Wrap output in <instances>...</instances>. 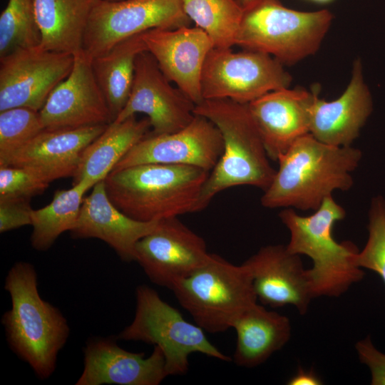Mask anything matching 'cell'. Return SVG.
Returning <instances> with one entry per match:
<instances>
[{
	"label": "cell",
	"mask_w": 385,
	"mask_h": 385,
	"mask_svg": "<svg viewBox=\"0 0 385 385\" xmlns=\"http://www.w3.org/2000/svg\"><path fill=\"white\" fill-rule=\"evenodd\" d=\"M361 158V150L351 145H329L307 133L279 156V168L261 204L268 208L316 210L334 190L351 188V173Z\"/></svg>",
	"instance_id": "1"
},
{
	"label": "cell",
	"mask_w": 385,
	"mask_h": 385,
	"mask_svg": "<svg viewBox=\"0 0 385 385\" xmlns=\"http://www.w3.org/2000/svg\"><path fill=\"white\" fill-rule=\"evenodd\" d=\"M209 174L195 166L148 163L113 170L103 181L109 199L120 211L152 222L198 212Z\"/></svg>",
	"instance_id": "2"
},
{
	"label": "cell",
	"mask_w": 385,
	"mask_h": 385,
	"mask_svg": "<svg viewBox=\"0 0 385 385\" xmlns=\"http://www.w3.org/2000/svg\"><path fill=\"white\" fill-rule=\"evenodd\" d=\"M4 288L11 299V308L1 319L9 344L38 377L47 379L55 371L58 354L69 335L66 319L41 297L31 264L16 262L7 274Z\"/></svg>",
	"instance_id": "3"
},
{
	"label": "cell",
	"mask_w": 385,
	"mask_h": 385,
	"mask_svg": "<svg viewBox=\"0 0 385 385\" xmlns=\"http://www.w3.org/2000/svg\"><path fill=\"white\" fill-rule=\"evenodd\" d=\"M194 113L207 118L221 133L223 153L202 188L199 211L222 190L251 185L265 191L276 173L247 104L227 98L205 99L195 105Z\"/></svg>",
	"instance_id": "4"
},
{
	"label": "cell",
	"mask_w": 385,
	"mask_h": 385,
	"mask_svg": "<svg viewBox=\"0 0 385 385\" xmlns=\"http://www.w3.org/2000/svg\"><path fill=\"white\" fill-rule=\"evenodd\" d=\"M345 215L344 209L332 195L311 215L301 216L289 207L279 213L290 233L288 251L307 255L312 261L307 272L314 298L339 297L364 278V271L351 260L359 251L356 245L349 241L339 243L332 235L334 225Z\"/></svg>",
	"instance_id": "5"
},
{
	"label": "cell",
	"mask_w": 385,
	"mask_h": 385,
	"mask_svg": "<svg viewBox=\"0 0 385 385\" xmlns=\"http://www.w3.org/2000/svg\"><path fill=\"white\" fill-rule=\"evenodd\" d=\"M332 21L327 9L301 11L269 0L244 11L235 45L292 66L319 49Z\"/></svg>",
	"instance_id": "6"
},
{
	"label": "cell",
	"mask_w": 385,
	"mask_h": 385,
	"mask_svg": "<svg viewBox=\"0 0 385 385\" xmlns=\"http://www.w3.org/2000/svg\"><path fill=\"white\" fill-rule=\"evenodd\" d=\"M170 290L196 324L210 333L232 328L237 318L257 301L247 267L233 265L215 254H210L205 263Z\"/></svg>",
	"instance_id": "7"
},
{
	"label": "cell",
	"mask_w": 385,
	"mask_h": 385,
	"mask_svg": "<svg viewBox=\"0 0 385 385\" xmlns=\"http://www.w3.org/2000/svg\"><path fill=\"white\" fill-rule=\"evenodd\" d=\"M135 294L134 318L118 338L159 347L168 376L185 374L189 369V356L195 352L224 361H231L207 339L200 327L187 322L155 289L139 285Z\"/></svg>",
	"instance_id": "8"
},
{
	"label": "cell",
	"mask_w": 385,
	"mask_h": 385,
	"mask_svg": "<svg viewBox=\"0 0 385 385\" xmlns=\"http://www.w3.org/2000/svg\"><path fill=\"white\" fill-rule=\"evenodd\" d=\"M292 76L269 54L212 48L202 71L203 100L227 98L248 104L277 89L290 87Z\"/></svg>",
	"instance_id": "9"
},
{
	"label": "cell",
	"mask_w": 385,
	"mask_h": 385,
	"mask_svg": "<svg viewBox=\"0 0 385 385\" xmlns=\"http://www.w3.org/2000/svg\"><path fill=\"white\" fill-rule=\"evenodd\" d=\"M182 0H97L91 13L83 51L91 59L130 36L153 29L190 26Z\"/></svg>",
	"instance_id": "10"
},
{
	"label": "cell",
	"mask_w": 385,
	"mask_h": 385,
	"mask_svg": "<svg viewBox=\"0 0 385 385\" xmlns=\"http://www.w3.org/2000/svg\"><path fill=\"white\" fill-rule=\"evenodd\" d=\"M74 55L38 46L17 48L0 57V111H39L52 91L70 73Z\"/></svg>",
	"instance_id": "11"
},
{
	"label": "cell",
	"mask_w": 385,
	"mask_h": 385,
	"mask_svg": "<svg viewBox=\"0 0 385 385\" xmlns=\"http://www.w3.org/2000/svg\"><path fill=\"white\" fill-rule=\"evenodd\" d=\"M194 102L174 87L148 51L138 54L128 100L116 118L121 122L136 113H144L152 133L167 134L186 127L195 117Z\"/></svg>",
	"instance_id": "12"
},
{
	"label": "cell",
	"mask_w": 385,
	"mask_h": 385,
	"mask_svg": "<svg viewBox=\"0 0 385 385\" xmlns=\"http://www.w3.org/2000/svg\"><path fill=\"white\" fill-rule=\"evenodd\" d=\"M210 254L204 239L178 217L160 220L135 245V262L150 280L170 289L205 263Z\"/></svg>",
	"instance_id": "13"
},
{
	"label": "cell",
	"mask_w": 385,
	"mask_h": 385,
	"mask_svg": "<svg viewBox=\"0 0 385 385\" xmlns=\"http://www.w3.org/2000/svg\"><path fill=\"white\" fill-rule=\"evenodd\" d=\"M223 149L222 137L217 127L207 118L195 114L186 127L175 133L155 134L150 131L113 170L162 163L195 166L210 172Z\"/></svg>",
	"instance_id": "14"
},
{
	"label": "cell",
	"mask_w": 385,
	"mask_h": 385,
	"mask_svg": "<svg viewBox=\"0 0 385 385\" xmlns=\"http://www.w3.org/2000/svg\"><path fill=\"white\" fill-rule=\"evenodd\" d=\"M39 115L44 128L48 130L108 125L113 121L95 78L92 59L83 49L74 55L70 73L50 93Z\"/></svg>",
	"instance_id": "15"
},
{
	"label": "cell",
	"mask_w": 385,
	"mask_h": 385,
	"mask_svg": "<svg viewBox=\"0 0 385 385\" xmlns=\"http://www.w3.org/2000/svg\"><path fill=\"white\" fill-rule=\"evenodd\" d=\"M149 51L166 78L176 84L195 105L203 101L201 76L205 58L214 48L210 36L190 26L153 29L142 34Z\"/></svg>",
	"instance_id": "16"
},
{
	"label": "cell",
	"mask_w": 385,
	"mask_h": 385,
	"mask_svg": "<svg viewBox=\"0 0 385 385\" xmlns=\"http://www.w3.org/2000/svg\"><path fill=\"white\" fill-rule=\"evenodd\" d=\"M250 271L257 299L272 308L294 306L305 314L314 298L307 270L300 255L291 253L286 245L260 248L243 263Z\"/></svg>",
	"instance_id": "17"
},
{
	"label": "cell",
	"mask_w": 385,
	"mask_h": 385,
	"mask_svg": "<svg viewBox=\"0 0 385 385\" xmlns=\"http://www.w3.org/2000/svg\"><path fill=\"white\" fill-rule=\"evenodd\" d=\"M319 88L290 87L270 91L247 104L268 157L277 160L309 133L310 108Z\"/></svg>",
	"instance_id": "18"
},
{
	"label": "cell",
	"mask_w": 385,
	"mask_h": 385,
	"mask_svg": "<svg viewBox=\"0 0 385 385\" xmlns=\"http://www.w3.org/2000/svg\"><path fill=\"white\" fill-rule=\"evenodd\" d=\"M108 125L44 129L0 161V165L25 168L49 183L59 178L73 177L86 148L105 130Z\"/></svg>",
	"instance_id": "19"
},
{
	"label": "cell",
	"mask_w": 385,
	"mask_h": 385,
	"mask_svg": "<svg viewBox=\"0 0 385 385\" xmlns=\"http://www.w3.org/2000/svg\"><path fill=\"white\" fill-rule=\"evenodd\" d=\"M84 367L76 385H158L168 376L162 350L151 354L128 351L111 339L90 341L83 351Z\"/></svg>",
	"instance_id": "20"
},
{
	"label": "cell",
	"mask_w": 385,
	"mask_h": 385,
	"mask_svg": "<svg viewBox=\"0 0 385 385\" xmlns=\"http://www.w3.org/2000/svg\"><path fill=\"white\" fill-rule=\"evenodd\" d=\"M373 108L359 58L353 63L349 84L342 95L330 101L316 94L310 108L309 133L334 146H350L359 136Z\"/></svg>",
	"instance_id": "21"
},
{
	"label": "cell",
	"mask_w": 385,
	"mask_h": 385,
	"mask_svg": "<svg viewBox=\"0 0 385 385\" xmlns=\"http://www.w3.org/2000/svg\"><path fill=\"white\" fill-rule=\"evenodd\" d=\"M160 220L141 222L120 211L109 199L104 181L97 183L85 197L71 235L75 239L97 238L106 242L125 262L135 261V245L153 232Z\"/></svg>",
	"instance_id": "22"
},
{
	"label": "cell",
	"mask_w": 385,
	"mask_h": 385,
	"mask_svg": "<svg viewBox=\"0 0 385 385\" xmlns=\"http://www.w3.org/2000/svg\"><path fill=\"white\" fill-rule=\"evenodd\" d=\"M232 328L237 334L233 361L247 368L265 362L289 342L292 332L287 317L267 310L257 302L237 318Z\"/></svg>",
	"instance_id": "23"
},
{
	"label": "cell",
	"mask_w": 385,
	"mask_h": 385,
	"mask_svg": "<svg viewBox=\"0 0 385 385\" xmlns=\"http://www.w3.org/2000/svg\"><path fill=\"white\" fill-rule=\"evenodd\" d=\"M150 128L147 117L138 120L135 115L109 123L83 152L73 176V185L84 181L93 187L104 180L127 153L150 132Z\"/></svg>",
	"instance_id": "24"
},
{
	"label": "cell",
	"mask_w": 385,
	"mask_h": 385,
	"mask_svg": "<svg viewBox=\"0 0 385 385\" xmlns=\"http://www.w3.org/2000/svg\"><path fill=\"white\" fill-rule=\"evenodd\" d=\"M97 0H34L43 50L75 55Z\"/></svg>",
	"instance_id": "25"
},
{
	"label": "cell",
	"mask_w": 385,
	"mask_h": 385,
	"mask_svg": "<svg viewBox=\"0 0 385 385\" xmlns=\"http://www.w3.org/2000/svg\"><path fill=\"white\" fill-rule=\"evenodd\" d=\"M142 34L120 41L106 53L92 59L95 78L113 120L128 100L134 79L136 58L141 52L148 51Z\"/></svg>",
	"instance_id": "26"
},
{
	"label": "cell",
	"mask_w": 385,
	"mask_h": 385,
	"mask_svg": "<svg viewBox=\"0 0 385 385\" xmlns=\"http://www.w3.org/2000/svg\"><path fill=\"white\" fill-rule=\"evenodd\" d=\"M93 187L81 181L67 190L55 192L51 202L45 207L32 210L31 246L38 251L48 250L66 231H71L78 220L83 195Z\"/></svg>",
	"instance_id": "27"
},
{
	"label": "cell",
	"mask_w": 385,
	"mask_h": 385,
	"mask_svg": "<svg viewBox=\"0 0 385 385\" xmlns=\"http://www.w3.org/2000/svg\"><path fill=\"white\" fill-rule=\"evenodd\" d=\"M183 10L195 26L211 38L215 48H232L243 9L235 0H182Z\"/></svg>",
	"instance_id": "28"
},
{
	"label": "cell",
	"mask_w": 385,
	"mask_h": 385,
	"mask_svg": "<svg viewBox=\"0 0 385 385\" xmlns=\"http://www.w3.org/2000/svg\"><path fill=\"white\" fill-rule=\"evenodd\" d=\"M40 43L34 0H9L0 15V57Z\"/></svg>",
	"instance_id": "29"
},
{
	"label": "cell",
	"mask_w": 385,
	"mask_h": 385,
	"mask_svg": "<svg viewBox=\"0 0 385 385\" xmlns=\"http://www.w3.org/2000/svg\"><path fill=\"white\" fill-rule=\"evenodd\" d=\"M44 129L39 111L23 107L0 111V161Z\"/></svg>",
	"instance_id": "30"
},
{
	"label": "cell",
	"mask_w": 385,
	"mask_h": 385,
	"mask_svg": "<svg viewBox=\"0 0 385 385\" xmlns=\"http://www.w3.org/2000/svg\"><path fill=\"white\" fill-rule=\"evenodd\" d=\"M369 237L364 248L351 258L353 264L377 273L385 284V200L374 197L369 213Z\"/></svg>",
	"instance_id": "31"
},
{
	"label": "cell",
	"mask_w": 385,
	"mask_h": 385,
	"mask_svg": "<svg viewBox=\"0 0 385 385\" xmlns=\"http://www.w3.org/2000/svg\"><path fill=\"white\" fill-rule=\"evenodd\" d=\"M49 183L20 167L0 165V200H31L43 193Z\"/></svg>",
	"instance_id": "32"
},
{
	"label": "cell",
	"mask_w": 385,
	"mask_h": 385,
	"mask_svg": "<svg viewBox=\"0 0 385 385\" xmlns=\"http://www.w3.org/2000/svg\"><path fill=\"white\" fill-rule=\"evenodd\" d=\"M29 200H0V232L31 225Z\"/></svg>",
	"instance_id": "33"
},
{
	"label": "cell",
	"mask_w": 385,
	"mask_h": 385,
	"mask_svg": "<svg viewBox=\"0 0 385 385\" xmlns=\"http://www.w3.org/2000/svg\"><path fill=\"white\" fill-rule=\"evenodd\" d=\"M359 361L371 373V385H385V354L378 350L369 336L355 345Z\"/></svg>",
	"instance_id": "34"
},
{
	"label": "cell",
	"mask_w": 385,
	"mask_h": 385,
	"mask_svg": "<svg viewBox=\"0 0 385 385\" xmlns=\"http://www.w3.org/2000/svg\"><path fill=\"white\" fill-rule=\"evenodd\" d=\"M288 385H321L323 382L313 369L306 370L299 366L297 373L287 382Z\"/></svg>",
	"instance_id": "35"
},
{
	"label": "cell",
	"mask_w": 385,
	"mask_h": 385,
	"mask_svg": "<svg viewBox=\"0 0 385 385\" xmlns=\"http://www.w3.org/2000/svg\"><path fill=\"white\" fill-rule=\"evenodd\" d=\"M244 11L247 10L262 2L269 0H235Z\"/></svg>",
	"instance_id": "36"
},
{
	"label": "cell",
	"mask_w": 385,
	"mask_h": 385,
	"mask_svg": "<svg viewBox=\"0 0 385 385\" xmlns=\"http://www.w3.org/2000/svg\"><path fill=\"white\" fill-rule=\"evenodd\" d=\"M317 4H326L334 1V0H309Z\"/></svg>",
	"instance_id": "37"
},
{
	"label": "cell",
	"mask_w": 385,
	"mask_h": 385,
	"mask_svg": "<svg viewBox=\"0 0 385 385\" xmlns=\"http://www.w3.org/2000/svg\"><path fill=\"white\" fill-rule=\"evenodd\" d=\"M103 1H119L123 0H103Z\"/></svg>",
	"instance_id": "38"
}]
</instances>
